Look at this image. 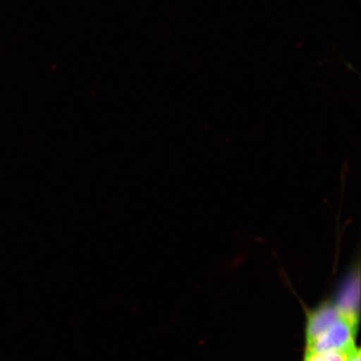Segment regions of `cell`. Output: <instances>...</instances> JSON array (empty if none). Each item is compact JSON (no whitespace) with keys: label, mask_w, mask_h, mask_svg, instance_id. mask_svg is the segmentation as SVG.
I'll use <instances>...</instances> for the list:
<instances>
[{"label":"cell","mask_w":361,"mask_h":361,"mask_svg":"<svg viewBox=\"0 0 361 361\" xmlns=\"http://www.w3.org/2000/svg\"><path fill=\"white\" fill-rule=\"evenodd\" d=\"M346 361H360V350L357 347H354L347 355Z\"/></svg>","instance_id":"5"},{"label":"cell","mask_w":361,"mask_h":361,"mask_svg":"<svg viewBox=\"0 0 361 361\" xmlns=\"http://www.w3.org/2000/svg\"><path fill=\"white\" fill-rule=\"evenodd\" d=\"M357 327L351 324L341 314L327 331L307 350L315 352L338 351L347 353L354 348L355 336Z\"/></svg>","instance_id":"1"},{"label":"cell","mask_w":361,"mask_h":361,"mask_svg":"<svg viewBox=\"0 0 361 361\" xmlns=\"http://www.w3.org/2000/svg\"><path fill=\"white\" fill-rule=\"evenodd\" d=\"M335 303L340 313L358 328L360 318V269H351Z\"/></svg>","instance_id":"2"},{"label":"cell","mask_w":361,"mask_h":361,"mask_svg":"<svg viewBox=\"0 0 361 361\" xmlns=\"http://www.w3.org/2000/svg\"><path fill=\"white\" fill-rule=\"evenodd\" d=\"M341 313L335 303L326 302L309 314L307 324V347L312 345L340 317Z\"/></svg>","instance_id":"3"},{"label":"cell","mask_w":361,"mask_h":361,"mask_svg":"<svg viewBox=\"0 0 361 361\" xmlns=\"http://www.w3.org/2000/svg\"><path fill=\"white\" fill-rule=\"evenodd\" d=\"M347 353L338 351L315 352L307 350L305 361H346Z\"/></svg>","instance_id":"4"}]
</instances>
